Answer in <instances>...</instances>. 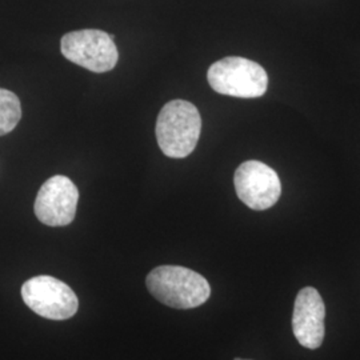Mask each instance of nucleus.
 Instances as JSON below:
<instances>
[{"instance_id": "obj_1", "label": "nucleus", "mask_w": 360, "mask_h": 360, "mask_svg": "<svg viewBox=\"0 0 360 360\" xmlns=\"http://www.w3.org/2000/svg\"><path fill=\"white\" fill-rule=\"evenodd\" d=\"M150 294L168 307L195 309L206 303L211 287L200 274L180 266H160L146 279Z\"/></svg>"}, {"instance_id": "obj_2", "label": "nucleus", "mask_w": 360, "mask_h": 360, "mask_svg": "<svg viewBox=\"0 0 360 360\" xmlns=\"http://www.w3.org/2000/svg\"><path fill=\"white\" fill-rule=\"evenodd\" d=\"M202 131V117L198 108L187 101H171L159 112L156 139L162 153L174 159L193 153Z\"/></svg>"}, {"instance_id": "obj_3", "label": "nucleus", "mask_w": 360, "mask_h": 360, "mask_svg": "<svg viewBox=\"0 0 360 360\" xmlns=\"http://www.w3.org/2000/svg\"><path fill=\"white\" fill-rule=\"evenodd\" d=\"M207 79L211 89L221 95L254 99L266 94L269 77L257 62L245 58H223L210 67Z\"/></svg>"}, {"instance_id": "obj_4", "label": "nucleus", "mask_w": 360, "mask_h": 360, "mask_svg": "<svg viewBox=\"0 0 360 360\" xmlns=\"http://www.w3.org/2000/svg\"><path fill=\"white\" fill-rule=\"evenodd\" d=\"M65 59L92 72L111 71L119 59L112 37L102 30L68 32L60 41Z\"/></svg>"}, {"instance_id": "obj_5", "label": "nucleus", "mask_w": 360, "mask_h": 360, "mask_svg": "<svg viewBox=\"0 0 360 360\" xmlns=\"http://www.w3.org/2000/svg\"><path fill=\"white\" fill-rule=\"evenodd\" d=\"M27 307L41 318L65 321L77 314L79 300L70 285L49 275L31 278L22 287Z\"/></svg>"}, {"instance_id": "obj_6", "label": "nucleus", "mask_w": 360, "mask_h": 360, "mask_svg": "<svg viewBox=\"0 0 360 360\" xmlns=\"http://www.w3.org/2000/svg\"><path fill=\"white\" fill-rule=\"evenodd\" d=\"M233 183L238 198L255 211L275 206L282 195V183L278 174L257 160L242 163L235 171Z\"/></svg>"}, {"instance_id": "obj_7", "label": "nucleus", "mask_w": 360, "mask_h": 360, "mask_svg": "<svg viewBox=\"0 0 360 360\" xmlns=\"http://www.w3.org/2000/svg\"><path fill=\"white\" fill-rule=\"evenodd\" d=\"M77 200L79 191L74 181L63 175H55L39 190L35 215L46 226H67L75 218Z\"/></svg>"}, {"instance_id": "obj_8", "label": "nucleus", "mask_w": 360, "mask_h": 360, "mask_svg": "<svg viewBox=\"0 0 360 360\" xmlns=\"http://www.w3.org/2000/svg\"><path fill=\"white\" fill-rule=\"evenodd\" d=\"M326 307L318 290L304 287L296 296L292 331L296 340L309 349L321 347L326 334Z\"/></svg>"}, {"instance_id": "obj_9", "label": "nucleus", "mask_w": 360, "mask_h": 360, "mask_svg": "<svg viewBox=\"0 0 360 360\" xmlns=\"http://www.w3.org/2000/svg\"><path fill=\"white\" fill-rule=\"evenodd\" d=\"M22 117L19 98L8 90L0 89V136L10 134Z\"/></svg>"}, {"instance_id": "obj_10", "label": "nucleus", "mask_w": 360, "mask_h": 360, "mask_svg": "<svg viewBox=\"0 0 360 360\" xmlns=\"http://www.w3.org/2000/svg\"><path fill=\"white\" fill-rule=\"evenodd\" d=\"M233 360H243V359H233Z\"/></svg>"}]
</instances>
